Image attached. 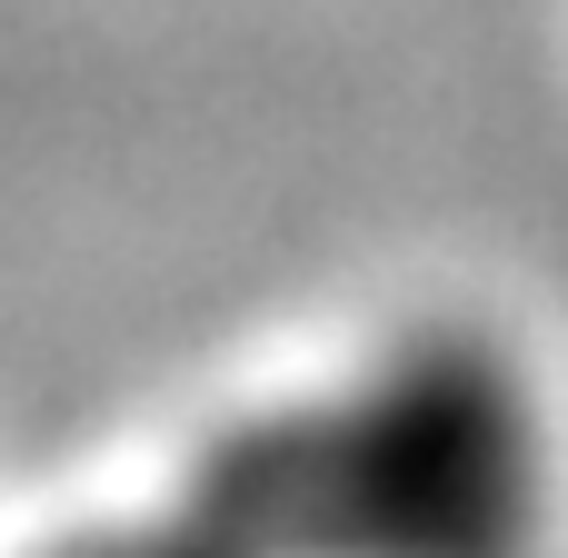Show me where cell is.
<instances>
[{
	"label": "cell",
	"instance_id": "2",
	"mask_svg": "<svg viewBox=\"0 0 568 558\" xmlns=\"http://www.w3.org/2000/svg\"><path fill=\"white\" fill-rule=\"evenodd\" d=\"M100 558H250V549H240V539H230V529H220L210 509L170 499V509H160L150 529H120V539H110Z\"/></svg>",
	"mask_w": 568,
	"mask_h": 558
},
{
	"label": "cell",
	"instance_id": "1",
	"mask_svg": "<svg viewBox=\"0 0 568 558\" xmlns=\"http://www.w3.org/2000/svg\"><path fill=\"white\" fill-rule=\"evenodd\" d=\"M180 499L250 558H539L559 419L509 339L429 319L210 439Z\"/></svg>",
	"mask_w": 568,
	"mask_h": 558
}]
</instances>
